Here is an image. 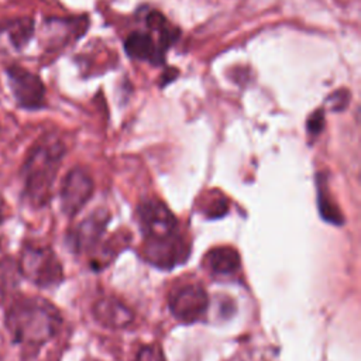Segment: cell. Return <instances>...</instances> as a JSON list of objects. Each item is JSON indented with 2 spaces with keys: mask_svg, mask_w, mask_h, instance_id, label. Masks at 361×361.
<instances>
[{
  "mask_svg": "<svg viewBox=\"0 0 361 361\" xmlns=\"http://www.w3.org/2000/svg\"><path fill=\"white\" fill-rule=\"evenodd\" d=\"M61 322L56 307L41 298L17 299L6 313V327L13 341L28 347L49 341L58 333Z\"/></svg>",
  "mask_w": 361,
  "mask_h": 361,
  "instance_id": "1",
  "label": "cell"
},
{
  "mask_svg": "<svg viewBox=\"0 0 361 361\" xmlns=\"http://www.w3.org/2000/svg\"><path fill=\"white\" fill-rule=\"evenodd\" d=\"M138 219L145 240L165 238L176 233L178 221L172 212L158 199H147L138 206Z\"/></svg>",
  "mask_w": 361,
  "mask_h": 361,
  "instance_id": "5",
  "label": "cell"
},
{
  "mask_svg": "<svg viewBox=\"0 0 361 361\" xmlns=\"http://www.w3.org/2000/svg\"><path fill=\"white\" fill-rule=\"evenodd\" d=\"M319 207H320V212H322V214L326 220L333 221L336 224L343 221L340 210L331 203L330 196L327 193H324L322 189L319 190Z\"/></svg>",
  "mask_w": 361,
  "mask_h": 361,
  "instance_id": "14",
  "label": "cell"
},
{
  "mask_svg": "<svg viewBox=\"0 0 361 361\" xmlns=\"http://www.w3.org/2000/svg\"><path fill=\"white\" fill-rule=\"evenodd\" d=\"M107 219L109 216L102 210L86 217L72 233L71 243L75 251L83 252V251L93 250L97 245L99 240L102 238V234L107 224Z\"/></svg>",
  "mask_w": 361,
  "mask_h": 361,
  "instance_id": "10",
  "label": "cell"
},
{
  "mask_svg": "<svg viewBox=\"0 0 361 361\" xmlns=\"http://www.w3.org/2000/svg\"><path fill=\"white\" fill-rule=\"evenodd\" d=\"M3 221V213H1V210H0V223Z\"/></svg>",
  "mask_w": 361,
  "mask_h": 361,
  "instance_id": "19",
  "label": "cell"
},
{
  "mask_svg": "<svg viewBox=\"0 0 361 361\" xmlns=\"http://www.w3.org/2000/svg\"><path fill=\"white\" fill-rule=\"evenodd\" d=\"M324 127V113L322 109L313 111L307 118V131L313 135H317Z\"/></svg>",
  "mask_w": 361,
  "mask_h": 361,
  "instance_id": "18",
  "label": "cell"
},
{
  "mask_svg": "<svg viewBox=\"0 0 361 361\" xmlns=\"http://www.w3.org/2000/svg\"><path fill=\"white\" fill-rule=\"evenodd\" d=\"M240 264L238 252L227 245L216 247L206 255V267L216 276L234 275L240 269Z\"/></svg>",
  "mask_w": 361,
  "mask_h": 361,
  "instance_id": "12",
  "label": "cell"
},
{
  "mask_svg": "<svg viewBox=\"0 0 361 361\" xmlns=\"http://www.w3.org/2000/svg\"><path fill=\"white\" fill-rule=\"evenodd\" d=\"M31 32H32V21L28 18L18 20L11 30V39L14 41V44L23 45L31 37Z\"/></svg>",
  "mask_w": 361,
  "mask_h": 361,
  "instance_id": "15",
  "label": "cell"
},
{
  "mask_svg": "<svg viewBox=\"0 0 361 361\" xmlns=\"http://www.w3.org/2000/svg\"><path fill=\"white\" fill-rule=\"evenodd\" d=\"M126 52L135 59L158 65L164 61L165 51L158 45L151 32L137 31L130 34L124 42Z\"/></svg>",
  "mask_w": 361,
  "mask_h": 361,
  "instance_id": "11",
  "label": "cell"
},
{
  "mask_svg": "<svg viewBox=\"0 0 361 361\" xmlns=\"http://www.w3.org/2000/svg\"><path fill=\"white\" fill-rule=\"evenodd\" d=\"M7 75L11 92L21 107L35 110L44 106L45 86L37 75L21 66H11Z\"/></svg>",
  "mask_w": 361,
  "mask_h": 361,
  "instance_id": "6",
  "label": "cell"
},
{
  "mask_svg": "<svg viewBox=\"0 0 361 361\" xmlns=\"http://www.w3.org/2000/svg\"><path fill=\"white\" fill-rule=\"evenodd\" d=\"M94 185L90 175L82 168L71 169L61 188V207L62 212L72 217L75 216L90 199Z\"/></svg>",
  "mask_w": 361,
  "mask_h": 361,
  "instance_id": "7",
  "label": "cell"
},
{
  "mask_svg": "<svg viewBox=\"0 0 361 361\" xmlns=\"http://www.w3.org/2000/svg\"><path fill=\"white\" fill-rule=\"evenodd\" d=\"M348 100H350V93L345 90V89H340V90H336L333 92L327 99V104L331 110L334 111H338V110H343L345 109V106L348 104Z\"/></svg>",
  "mask_w": 361,
  "mask_h": 361,
  "instance_id": "17",
  "label": "cell"
},
{
  "mask_svg": "<svg viewBox=\"0 0 361 361\" xmlns=\"http://www.w3.org/2000/svg\"><path fill=\"white\" fill-rule=\"evenodd\" d=\"M63 155L65 145L54 134L44 135L28 151L21 173L25 195L34 207H42L49 202Z\"/></svg>",
  "mask_w": 361,
  "mask_h": 361,
  "instance_id": "2",
  "label": "cell"
},
{
  "mask_svg": "<svg viewBox=\"0 0 361 361\" xmlns=\"http://www.w3.org/2000/svg\"><path fill=\"white\" fill-rule=\"evenodd\" d=\"M134 361H165V355L158 344H151L142 347L137 353Z\"/></svg>",
  "mask_w": 361,
  "mask_h": 361,
  "instance_id": "16",
  "label": "cell"
},
{
  "mask_svg": "<svg viewBox=\"0 0 361 361\" xmlns=\"http://www.w3.org/2000/svg\"><path fill=\"white\" fill-rule=\"evenodd\" d=\"M188 252L189 245L178 231L165 238L145 240L144 243V258L159 268H172L183 262Z\"/></svg>",
  "mask_w": 361,
  "mask_h": 361,
  "instance_id": "8",
  "label": "cell"
},
{
  "mask_svg": "<svg viewBox=\"0 0 361 361\" xmlns=\"http://www.w3.org/2000/svg\"><path fill=\"white\" fill-rule=\"evenodd\" d=\"M169 310L182 323H195L203 319L209 307V296L199 285H186L168 296Z\"/></svg>",
  "mask_w": 361,
  "mask_h": 361,
  "instance_id": "4",
  "label": "cell"
},
{
  "mask_svg": "<svg viewBox=\"0 0 361 361\" xmlns=\"http://www.w3.org/2000/svg\"><path fill=\"white\" fill-rule=\"evenodd\" d=\"M94 319L109 329H126L134 320V313L116 298H100L93 306Z\"/></svg>",
  "mask_w": 361,
  "mask_h": 361,
  "instance_id": "9",
  "label": "cell"
},
{
  "mask_svg": "<svg viewBox=\"0 0 361 361\" xmlns=\"http://www.w3.org/2000/svg\"><path fill=\"white\" fill-rule=\"evenodd\" d=\"M18 265L8 257L0 259V293H8L18 283Z\"/></svg>",
  "mask_w": 361,
  "mask_h": 361,
  "instance_id": "13",
  "label": "cell"
},
{
  "mask_svg": "<svg viewBox=\"0 0 361 361\" xmlns=\"http://www.w3.org/2000/svg\"><path fill=\"white\" fill-rule=\"evenodd\" d=\"M17 265L20 275L41 288L56 286L63 279L61 261L49 247L25 244Z\"/></svg>",
  "mask_w": 361,
  "mask_h": 361,
  "instance_id": "3",
  "label": "cell"
}]
</instances>
